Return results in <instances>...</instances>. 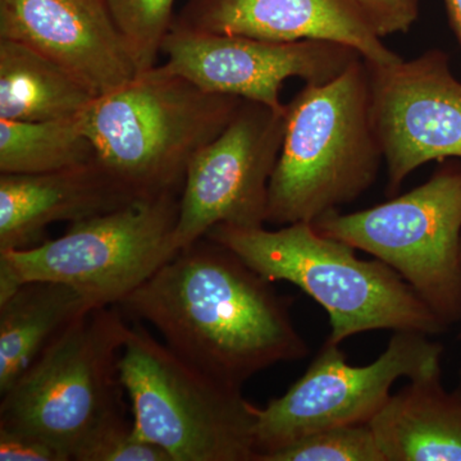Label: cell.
Returning <instances> with one entry per match:
<instances>
[{
	"label": "cell",
	"mask_w": 461,
	"mask_h": 461,
	"mask_svg": "<svg viewBox=\"0 0 461 461\" xmlns=\"http://www.w3.org/2000/svg\"><path fill=\"white\" fill-rule=\"evenodd\" d=\"M230 249L208 238L181 249L118 308L147 321L185 362L230 386L309 354L282 296Z\"/></svg>",
	"instance_id": "1"
},
{
	"label": "cell",
	"mask_w": 461,
	"mask_h": 461,
	"mask_svg": "<svg viewBox=\"0 0 461 461\" xmlns=\"http://www.w3.org/2000/svg\"><path fill=\"white\" fill-rule=\"evenodd\" d=\"M286 129L268 189L267 222H315L371 189L384 163L371 71L357 58L338 77L305 84L286 104Z\"/></svg>",
	"instance_id": "2"
},
{
	"label": "cell",
	"mask_w": 461,
	"mask_h": 461,
	"mask_svg": "<svg viewBox=\"0 0 461 461\" xmlns=\"http://www.w3.org/2000/svg\"><path fill=\"white\" fill-rule=\"evenodd\" d=\"M205 238L230 249L266 280L302 288L329 313L332 344L377 330L429 336L448 330L399 273L379 259H360L357 249L323 235L313 222L275 230L217 224Z\"/></svg>",
	"instance_id": "3"
},
{
	"label": "cell",
	"mask_w": 461,
	"mask_h": 461,
	"mask_svg": "<svg viewBox=\"0 0 461 461\" xmlns=\"http://www.w3.org/2000/svg\"><path fill=\"white\" fill-rule=\"evenodd\" d=\"M129 329L117 305L87 312L0 393V427L44 439L66 461H89L132 423L120 375Z\"/></svg>",
	"instance_id": "4"
},
{
	"label": "cell",
	"mask_w": 461,
	"mask_h": 461,
	"mask_svg": "<svg viewBox=\"0 0 461 461\" xmlns=\"http://www.w3.org/2000/svg\"><path fill=\"white\" fill-rule=\"evenodd\" d=\"M242 102L156 66L96 96L80 122L100 165L148 198L181 193L193 158L223 132Z\"/></svg>",
	"instance_id": "5"
},
{
	"label": "cell",
	"mask_w": 461,
	"mask_h": 461,
	"mask_svg": "<svg viewBox=\"0 0 461 461\" xmlns=\"http://www.w3.org/2000/svg\"><path fill=\"white\" fill-rule=\"evenodd\" d=\"M132 430L172 461H256L257 406L133 321L120 357Z\"/></svg>",
	"instance_id": "6"
},
{
	"label": "cell",
	"mask_w": 461,
	"mask_h": 461,
	"mask_svg": "<svg viewBox=\"0 0 461 461\" xmlns=\"http://www.w3.org/2000/svg\"><path fill=\"white\" fill-rule=\"evenodd\" d=\"M181 193L133 200L69 224L65 235L0 251V302L27 281L62 282L98 306L118 305L177 254Z\"/></svg>",
	"instance_id": "7"
},
{
	"label": "cell",
	"mask_w": 461,
	"mask_h": 461,
	"mask_svg": "<svg viewBox=\"0 0 461 461\" xmlns=\"http://www.w3.org/2000/svg\"><path fill=\"white\" fill-rule=\"evenodd\" d=\"M315 229L386 263L447 329L461 321V163L372 208L330 212Z\"/></svg>",
	"instance_id": "8"
},
{
	"label": "cell",
	"mask_w": 461,
	"mask_h": 461,
	"mask_svg": "<svg viewBox=\"0 0 461 461\" xmlns=\"http://www.w3.org/2000/svg\"><path fill=\"white\" fill-rule=\"evenodd\" d=\"M432 336L396 330L386 350L366 366H351L339 345L324 342L304 375L285 395L257 406L256 461L303 437L333 427L366 424L400 378L441 369L444 346Z\"/></svg>",
	"instance_id": "9"
},
{
	"label": "cell",
	"mask_w": 461,
	"mask_h": 461,
	"mask_svg": "<svg viewBox=\"0 0 461 461\" xmlns=\"http://www.w3.org/2000/svg\"><path fill=\"white\" fill-rule=\"evenodd\" d=\"M286 111L244 100L223 132L195 154L181 191L175 230L177 253L217 224L264 226Z\"/></svg>",
	"instance_id": "10"
},
{
	"label": "cell",
	"mask_w": 461,
	"mask_h": 461,
	"mask_svg": "<svg viewBox=\"0 0 461 461\" xmlns=\"http://www.w3.org/2000/svg\"><path fill=\"white\" fill-rule=\"evenodd\" d=\"M166 71L208 93L222 94L284 111L281 89L288 78L324 84L362 57L353 48L323 41H269L196 32L172 25L162 44Z\"/></svg>",
	"instance_id": "11"
},
{
	"label": "cell",
	"mask_w": 461,
	"mask_h": 461,
	"mask_svg": "<svg viewBox=\"0 0 461 461\" xmlns=\"http://www.w3.org/2000/svg\"><path fill=\"white\" fill-rule=\"evenodd\" d=\"M368 66L373 120L391 196L426 163L461 159V81L441 50Z\"/></svg>",
	"instance_id": "12"
},
{
	"label": "cell",
	"mask_w": 461,
	"mask_h": 461,
	"mask_svg": "<svg viewBox=\"0 0 461 461\" xmlns=\"http://www.w3.org/2000/svg\"><path fill=\"white\" fill-rule=\"evenodd\" d=\"M0 39L50 58L95 96L138 76L105 0H0Z\"/></svg>",
	"instance_id": "13"
},
{
	"label": "cell",
	"mask_w": 461,
	"mask_h": 461,
	"mask_svg": "<svg viewBox=\"0 0 461 461\" xmlns=\"http://www.w3.org/2000/svg\"><path fill=\"white\" fill-rule=\"evenodd\" d=\"M173 25L269 41L339 42L371 65L402 58L386 47L351 0H199L189 16Z\"/></svg>",
	"instance_id": "14"
},
{
	"label": "cell",
	"mask_w": 461,
	"mask_h": 461,
	"mask_svg": "<svg viewBox=\"0 0 461 461\" xmlns=\"http://www.w3.org/2000/svg\"><path fill=\"white\" fill-rule=\"evenodd\" d=\"M140 199L98 159L87 165L33 175H0V251L44 242L53 223L69 224L109 213Z\"/></svg>",
	"instance_id": "15"
},
{
	"label": "cell",
	"mask_w": 461,
	"mask_h": 461,
	"mask_svg": "<svg viewBox=\"0 0 461 461\" xmlns=\"http://www.w3.org/2000/svg\"><path fill=\"white\" fill-rule=\"evenodd\" d=\"M384 461H461V388L442 369L409 379L369 421Z\"/></svg>",
	"instance_id": "16"
},
{
	"label": "cell",
	"mask_w": 461,
	"mask_h": 461,
	"mask_svg": "<svg viewBox=\"0 0 461 461\" xmlns=\"http://www.w3.org/2000/svg\"><path fill=\"white\" fill-rule=\"evenodd\" d=\"M95 306L81 291L48 280L27 281L0 302V393Z\"/></svg>",
	"instance_id": "17"
},
{
	"label": "cell",
	"mask_w": 461,
	"mask_h": 461,
	"mask_svg": "<svg viewBox=\"0 0 461 461\" xmlns=\"http://www.w3.org/2000/svg\"><path fill=\"white\" fill-rule=\"evenodd\" d=\"M75 76L21 42L0 39V120L78 117L95 99Z\"/></svg>",
	"instance_id": "18"
},
{
	"label": "cell",
	"mask_w": 461,
	"mask_h": 461,
	"mask_svg": "<svg viewBox=\"0 0 461 461\" xmlns=\"http://www.w3.org/2000/svg\"><path fill=\"white\" fill-rule=\"evenodd\" d=\"M96 160L80 115L23 122L0 120V173L33 175L60 171Z\"/></svg>",
	"instance_id": "19"
},
{
	"label": "cell",
	"mask_w": 461,
	"mask_h": 461,
	"mask_svg": "<svg viewBox=\"0 0 461 461\" xmlns=\"http://www.w3.org/2000/svg\"><path fill=\"white\" fill-rule=\"evenodd\" d=\"M126 41L138 75L156 67L158 54L172 29L175 0H105Z\"/></svg>",
	"instance_id": "20"
},
{
	"label": "cell",
	"mask_w": 461,
	"mask_h": 461,
	"mask_svg": "<svg viewBox=\"0 0 461 461\" xmlns=\"http://www.w3.org/2000/svg\"><path fill=\"white\" fill-rule=\"evenodd\" d=\"M260 461H384L369 424L333 427L297 439Z\"/></svg>",
	"instance_id": "21"
},
{
	"label": "cell",
	"mask_w": 461,
	"mask_h": 461,
	"mask_svg": "<svg viewBox=\"0 0 461 461\" xmlns=\"http://www.w3.org/2000/svg\"><path fill=\"white\" fill-rule=\"evenodd\" d=\"M379 38L411 32L420 16V0H351Z\"/></svg>",
	"instance_id": "22"
},
{
	"label": "cell",
	"mask_w": 461,
	"mask_h": 461,
	"mask_svg": "<svg viewBox=\"0 0 461 461\" xmlns=\"http://www.w3.org/2000/svg\"><path fill=\"white\" fill-rule=\"evenodd\" d=\"M89 461H172L157 445L144 441L133 433L132 423L117 430L100 444Z\"/></svg>",
	"instance_id": "23"
},
{
	"label": "cell",
	"mask_w": 461,
	"mask_h": 461,
	"mask_svg": "<svg viewBox=\"0 0 461 461\" xmlns=\"http://www.w3.org/2000/svg\"><path fill=\"white\" fill-rule=\"evenodd\" d=\"M0 460L66 461L59 451L39 437L0 427Z\"/></svg>",
	"instance_id": "24"
},
{
	"label": "cell",
	"mask_w": 461,
	"mask_h": 461,
	"mask_svg": "<svg viewBox=\"0 0 461 461\" xmlns=\"http://www.w3.org/2000/svg\"><path fill=\"white\" fill-rule=\"evenodd\" d=\"M451 29L461 47V0H444Z\"/></svg>",
	"instance_id": "25"
},
{
	"label": "cell",
	"mask_w": 461,
	"mask_h": 461,
	"mask_svg": "<svg viewBox=\"0 0 461 461\" xmlns=\"http://www.w3.org/2000/svg\"><path fill=\"white\" fill-rule=\"evenodd\" d=\"M460 339H461V330H460Z\"/></svg>",
	"instance_id": "26"
}]
</instances>
